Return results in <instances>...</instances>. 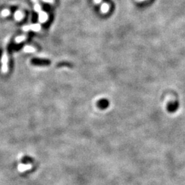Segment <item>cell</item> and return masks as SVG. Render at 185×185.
Returning <instances> with one entry per match:
<instances>
[{"label": "cell", "instance_id": "10", "mask_svg": "<svg viewBox=\"0 0 185 185\" xmlns=\"http://www.w3.org/2000/svg\"><path fill=\"white\" fill-rule=\"evenodd\" d=\"M178 104L177 103H173V104H170L168 106V111L169 112H174L178 108Z\"/></svg>", "mask_w": 185, "mask_h": 185}, {"label": "cell", "instance_id": "8", "mask_svg": "<svg viewBox=\"0 0 185 185\" xmlns=\"http://www.w3.org/2000/svg\"><path fill=\"white\" fill-rule=\"evenodd\" d=\"M109 8H110L109 5L108 4H106V3H104V4H102V5L101 6V11H102V13L106 14L108 13L109 10Z\"/></svg>", "mask_w": 185, "mask_h": 185}, {"label": "cell", "instance_id": "11", "mask_svg": "<svg viewBox=\"0 0 185 185\" xmlns=\"http://www.w3.org/2000/svg\"><path fill=\"white\" fill-rule=\"evenodd\" d=\"M10 14V11L8 9H4L1 12V15L3 17H6L9 16Z\"/></svg>", "mask_w": 185, "mask_h": 185}, {"label": "cell", "instance_id": "2", "mask_svg": "<svg viewBox=\"0 0 185 185\" xmlns=\"http://www.w3.org/2000/svg\"><path fill=\"white\" fill-rule=\"evenodd\" d=\"M40 24H32L28 25H25V26L22 28V30L24 32H28L30 30L34 31V32H38L40 30Z\"/></svg>", "mask_w": 185, "mask_h": 185}, {"label": "cell", "instance_id": "6", "mask_svg": "<svg viewBox=\"0 0 185 185\" xmlns=\"http://www.w3.org/2000/svg\"><path fill=\"white\" fill-rule=\"evenodd\" d=\"M97 105L100 108H102V109L106 108L108 106V102L106 100H102L100 101V102H98Z\"/></svg>", "mask_w": 185, "mask_h": 185}, {"label": "cell", "instance_id": "9", "mask_svg": "<svg viewBox=\"0 0 185 185\" xmlns=\"http://www.w3.org/2000/svg\"><path fill=\"white\" fill-rule=\"evenodd\" d=\"M27 39V35H25V34H24V35H21L17 36V38L14 40V41H15L16 43H21V42L24 41V40Z\"/></svg>", "mask_w": 185, "mask_h": 185}, {"label": "cell", "instance_id": "4", "mask_svg": "<svg viewBox=\"0 0 185 185\" xmlns=\"http://www.w3.org/2000/svg\"><path fill=\"white\" fill-rule=\"evenodd\" d=\"M24 16L25 14L21 10H17L14 14V19H15V20L17 21H20L21 20H22L24 18Z\"/></svg>", "mask_w": 185, "mask_h": 185}, {"label": "cell", "instance_id": "5", "mask_svg": "<svg viewBox=\"0 0 185 185\" xmlns=\"http://www.w3.org/2000/svg\"><path fill=\"white\" fill-rule=\"evenodd\" d=\"M32 63L34 65H47L50 63V60H40V59H36V60H32Z\"/></svg>", "mask_w": 185, "mask_h": 185}, {"label": "cell", "instance_id": "3", "mask_svg": "<svg viewBox=\"0 0 185 185\" xmlns=\"http://www.w3.org/2000/svg\"><path fill=\"white\" fill-rule=\"evenodd\" d=\"M39 14V21L41 24L45 23L48 20V14L44 11H40Z\"/></svg>", "mask_w": 185, "mask_h": 185}, {"label": "cell", "instance_id": "7", "mask_svg": "<svg viewBox=\"0 0 185 185\" xmlns=\"http://www.w3.org/2000/svg\"><path fill=\"white\" fill-rule=\"evenodd\" d=\"M24 51L26 53H33L36 51V49L34 48V47H32V46L26 45V46H25V47H24Z\"/></svg>", "mask_w": 185, "mask_h": 185}, {"label": "cell", "instance_id": "1", "mask_svg": "<svg viewBox=\"0 0 185 185\" xmlns=\"http://www.w3.org/2000/svg\"><path fill=\"white\" fill-rule=\"evenodd\" d=\"M8 62H9V58H8V54L6 49H5L3 51L2 56V72L3 74H6L8 71Z\"/></svg>", "mask_w": 185, "mask_h": 185}, {"label": "cell", "instance_id": "12", "mask_svg": "<svg viewBox=\"0 0 185 185\" xmlns=\"http://www.w3.org/2000/svg\"><path fill=\"white\" fill-rule=\"evenodd\" d=\"M43 1L47 3H50V4H52L54 2V0H43Z\"/></svg>", "mask_w": 185, "mask_h": 185}, {"label": "cell", "instance_id": "13", "mask_svg": "<svg viewBox=\"0 0 185 185\" xmlns=\"http://www.w3.org/2000/svg\"><path fill=\"white\" fill-rule=\"evenodd\" d=\"M101 2H102V0H94V2L95 4H100Z\"/></svg>", "mask_w": 185, "mask_h": 185}, {"label": "cell", "instance_id": "14", "mask_svg": "<svg viewBox=\"0 0 185 185\" xmlns=\"http://www.w3.org/2000/svg\"><path fill=\"white\" fill-rule=\"evenodd\" d=\"M140 1H144V0H140Z\"/></svg>", "mask_w": 185, "mask_h": 185}]
</instances>
